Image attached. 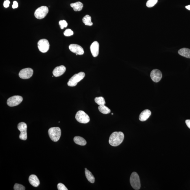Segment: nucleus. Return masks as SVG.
I'll use <instances>...</instances> for the list:
<instances>
[{
	"mask_svg": "<svg viewBox=\"0 0 190 190\" xmlns=\"http://www.w3.org/2000/svg\"><path fill=\"white\" fill-rule=\"evenodd\" d=\"M70 5L71 7L73 8L74 11H81L83 8V3L80 1L75 3H71Z\"/></svg>",
	"mask_w": 190,
	"mask_h": 190,
	"instance_id": "nucleus-18",
	"label": "nucleus"
},
{
	"mask_svg": "<svg viewBox=\"0 0 190 190\" xmlns=\"http://www.w3.org/2000/svg\"><path fill=\"white\" fill-rule=\"evenodd\" d=\"M185 122H186V125H187L188 128L190 129V120H186Z\"/></svg>",
	"mask_w": 190,
	"mask_h": 190,
	"instance_id": "nucleus-31",
	"label": "nucleus"
},
{
	"mask_svg": "<svg viewBox=\"0 0 190 190\" xmlns=\"http://www.w3.org/2000/svg\"><path fill=\"white\" fill-rule=\"evenodd\" d=\"M12 7L13 9H14L17 8L18 7V3L16 1H14Z\"/></svg>",
	"mask_w": 190,
	"mask_h": 190,
	"instance_id": "nucleus-30",
	"label": "nucleus"
},
{
	"mask_svg": "<svg viewBox=\"0 0 190 190\" xmlns=\"http://www.w3.org/2000/svg\"><path fill=\"white\" fill-rule=\"evenodd\" d=\"M186 8L188 10H190V5L186 6Z\"/></svg>",
	"mask_w": 190,
	"mask_h": 190,
	"instance_id": "nucleus-32",
	"label": "nucleus"
},
{
	"mask_svg": "<svg viewBox=\"0 0 190 190\" xmlns=\"http://www.w3.org/2000/svg\"><path fill=\"white\" fill-rule=\"evenodd\" d=\"M157 1L158 0H148L146 3V6L148 8L152 7L157 4Z\"/></svg>",
	"mask_w": 190,
	"mask_h": 190,
	"instance_id": "nucleus-24",
	"label": "nucleus"
},
{
	"mask_svg": "<svg viewBox=\"0 0 190 190\" xmlns=\"http://www.w3.org/2000/svg\"><path fill=\"white\" fill-rule=\"evenodd\" d=\"M74 141L76 144L81 146H84L87 144L86 140L81 137H75L74 138Z\"/></svg>",
	"mask_w": 190,
	"mask_h": 190,
	"instance_id": "nucleus-19",
	"label": "nucleus"
},
{
	"mask_svg": "<svg viewBox=\"0 0 190 190\" xmlns=\"http://www.w3.org/2000/svg\"><path fill=\"white\" fill-rule=\"evenodd\" d=\"M99 111L104 114H107L110 113L111 110L108 107L105 105H100L98 107Z\"/></svg>",
	"mask_w": 190,
	"mask_h": 190,
	"instance_id": "nucleus-21",
	"label": "nucleus"
},
{
	"mask_svg": "<svg viewBox=\"0 0 190 190\" xmlns=\"http://www.w3.org/2000/svg\"><path fill=\"white\" fill-rule=\"evenodd\" d=\"M73 32L70 29H67L64 32V35L66 36H70L73 35Z\"/></svg>",
	"mask_w": 190,
	"mask_h": 190,
	"instance_id": "nucleus-27",
	"label": "nucleus"
},
{
	"mask_svg": "<svg viewBox=\"0 0 190 190\" xmlns=\"http://www.w3.org/2000/svg\"><path fill=\"white\" fill-rule=\"evenodd\" d=\"M99 45L97 41H94L91 44L90 46L92 54L94 57H96L98 55L99 53Z\"/></svg>",
	"mask_w": 190,
	"mask_h": 190,
	"instance_id": "nucleus-13",
	"label": "nucleus"
},
{
	"mask_svg": "<svg viewBox=\"0 0 190 190\" xmlns=\"http://www.w3.org/2000/svg\"><path fill=\"white\" fill-rule=\"evenodd\" d=\"M33 70L30 68L22 69L19 73V77L23 79H29L33 76Z\"/></svg>",
	"mask_w": 190,
	"mask_h": 190,
	"instance_id": "nucleus-10",
	"label": "nucleus"
},
{
	"mask_svg": "<svg viewBox=\"0 0 190 190\" xmlns=\"http://www.w3.org/2000/svg\"><path fill=\"white\" fill-rule=\"evenodd\" d=\"M38 47L41 52H47L50 47V44L48 40L46 39L40 40L38 42Z\"/></svg>",
	"mask_w": 190,
	"mask_h": 190,
	"instance_id": "nucleus-9",
	"label": "nucleus"
},
{
	"mask_svg": "<svg viewBox=\"0 0 190 190\" xmlns=\"http://www.w3.org/2000/svg\"><path fill=\"white\" fill-rule=\"evenodd\" d=\"M23 100L22 96H14L9 98L8 99L7 103L8 105L10 107L18 105L21 104Z\"/></svg>",
	"mask_w": 190,
	"mask_h": 190,
	"instance_id": "nucleus-8",
	"label": "nucleus"
},
{
	"mask_svg": "<svg viewBox=\"0 0 190 190\" xmlns=\"http://www.w3.org/2000/svg\"><path fill=\"white\" fill-rule=\"evenodd\" d=\"M85 175H86L87 179L91 183H94L95 182V178L92 173L89 170L85 168Z\"/></svg>",
	"mask_w": 190,
	"mask_h": 190,
	"instance_id": "nucleus-20",
	"label": "nucleus"
},
{
	"mask_svg": "<svg viewBox=\"0 0 190 190\" xmlns=\"http://www.w3.org/2000/svg\"><path fill=\"white\" fill-rule=\"evenodd\" d=\"M130 183L132 187L135 190H139L141 188L139 177L136 172H133L131 174L130 178Z\"/></svg>",
	"mask_w": 190,
	"mask_h": 190,
	"instance_id": "nucleus-4",
	"label": "nucleus"
},
{
	"mask_svg": "<svg viewBox=\"0 0 190 190\" xmlns=\"http://www.w3.org/2000/svg\"><path fill=\"white\" fill-rule=\"evenodd\" d=\"M75 119L77 121L83 124L87 123L90 121L89 116L83 111H79L77 113Z\"/></svg>",
	"mask_w": 190,
	"mask_h": 190,
	"instance_id": "nucleus-5",
	"label": "nucleus"
},
{
	"mask_svg": "<svg viewBox=\"0 0 190 190\" xmlns=\"http://www.w3.org/2000/svg\"><path fill=\"white\" fill-rule=\"evenodd\" d=\"M48 134L52 141H59L61 136V130L59 127H53L48 130Z\"/></svg>",
	"mask_w": 190,
	"mask_h": 190,
	"instance_id": "nucleus-2",
	"label": "nucleus"
},
{
	"mask_svg": "<svg viewBox=\"0 0 190 190\" xmlns=\"http://www.w3.org/2000/svg\"><path fill=\"white\" fill-rule=\"evenodd\" d=\"M17 128L21 132L19 136L20 139L24 141L27 140V124L24 122H21L18 125Z\"/></svg>",
	"mask_w": 190,
	"mask_h": 190,
	"instance_id": "nucleus-7",
	"label": "nucleus"
},
{
	"mask_svg": "<svg viewBox=\"0 0 190 190\" xmlns=\"http://www.w3.org/2000/svg\"><path fill=\"white\" fill-rule=\"evenodd\" d=\"M124 136L122 132H115L112 133L109 139V144L113 146L120 145L123 142Z\"/></svg>",
	"mask_w": 190,
	"mask_h": 190,
	"instance_id": "nucleus-1",
	"label": "nucleus"
},
{
	"mask_svg": "<svg viewBox=\"0 0 190 190\" xmlns=\"http://www.w3.org/2000/svg\"><path fill=\"white\" fill-rule=\"evenodd\" d=\"M94 100L95 102L99 106L105 105L106 104L105 100L104 97L102 96L96 97L95 98Z\"/></svg>",
	"mask_w": 190,
	"mask_h": 190,
	"instance_id": "nucleus-23",
	"label": "nucleus"
},
{
	"mask_svg": "<svg viewBox=\"0 0 190 190\" xmlns=\"http://www.w3.org/2000/svg\"><path fill=\"white\" fill-rule=\"evenodd\" d=\"M151 115V112L149 109H146L141 112L139 116L141 121L144 122L147 120Z\"/></svg>",
	"mask_w": 190,
	"mask_h": 190,
	"instance_id": "nucleus-15",
	"label": "nucleus"
},
{
	"mask_svg": "<svg viewBox=\"0 0 190 190\" xmlns=\"http://www.w3.org/2000/svg\"><path fill=\"white\" fill-rule=\"evenodd\" d=\"M58 189L59 190H67V188L62 183H59L57 186Z\"/></svg>",
	"mask_w": 190,
	"mask_h": 190,
	"instance_id": "nucleus-28",
	"label": "nucleus"
},
{
	"mask_svg": "<svg viewBox=\"0 0 190 190\" xmlns=\"http://www.w3.org/2000/svg\"><path fill=\"white\" fill-rule=\"evenodd\" d=\"M112 115H113V113H112Z\"/></svg>",
	"mask_w": 190,
	"mask_h": 190,
	"instance_id": "nucleus-33",
	"label": "nucleus"
},
{
	"mask_svg": "<svg viewBox=\"0 0 190 190\" xmlns=\"http://www.w3.org/2000/svg\"><path fill=\"white\" fill-rule=\"evenodd\" d=\"M66 71V68L64 66H60L56 67L53 70V73L54 76L59 77L63 74Z\"/></svg>",
	"mask_w": 190,
	"mask_h": 190,
	"instance_id": "nucleus-14",
	"label": "nucleus"
},
{
	"mask_svg": "<svg viewBox=\"0 0 190 190\" xmlns=\"http://www.w3.org/2000/svg\"><path fill=\"white\" fill-rule=\"evenodd\" d=\"M59 26H60V28L62 29L64 28H66L68 25L66 21L64 20L59 21Z\"/></svg>",
	"mask_w": 190,
	"mask_h": 190,
	"instance_id": "nucleus-25",
	"label": "nucleus"
},
{
	"mask_svg": "<svg viewBox=\"0 0 190 190\" xmlns=\"http://www.w3.org/2000/svg\"><path fill=\"white\" fill-rule=\"evenodd\" d=\"M85 75V73L83 72L75 74L69 80L67 83L68 85L70 87L75 86L79 82L84 78Z\"/></svg>",
	"mask_w": 190,
	"mask_h": 190,
	"instance_id": "nucleus-3",
	"label": "nucleus"
},
{
	"mask_svg": "<svg viewBox=\"0 0 190 190\" xmlns=\"http://www.w3.org/2000/svg\"><path fill=\"white\" fill-rule=\"evenodd\" d=\"M49 11L48 8L46 6H42L35 11L34 15L38 19H42L46 16Z\"/></svg>",
	"mask_w": 190,
	"mask_h": 190,
	"instance_id": "nucleus-6",
	"label": "nucleus"
},
{
	"mask_svg": "<svg viewBox=\"0 0 190 190\" xmlns=\"http://www.w3.org/2000/svg\"><path fill=\"white\" fill-rule=\"evenodd\" d=\"M150 77L151 79L155 83H157L161 79L162 73L160 70L157 69L153 70L151 72Z\"/></svg>",
	"mask_w": 190,
	"mask_h": 190,
	"instance_id": "nucleus-12",
	"label": "nucleus"
},
{
	"mask_svg": "<svg viewBox=\"0 0 190 190\" xmlns=\"http://www.w3.org/2000/svg\"><path fill=\"white\" fill-rule=\"evenodd\" d=\"M10 4V1L8 0H6L4 1L3 5L5 8H7L9 7Z\"/></svg>",
	"mask_w": 190,
	"mask_h": 190,
	"instance_id": "nucleus-29",
	"label": "nucleus"
},
{
	"mask_svg": "<svg viewBox=\"0 0 190 190\" xmlns=\"http://www.w3.org/2000/svg\"><path fill=\"white\" fill-rule=\"evenodd\" d=\"M83 21L85 25L90 26L93 25V23L91 21V17L89 15L85 16L83 18Z\"/></svg>",
	"mask_w": 190,
	"mask_h": 190,
	"instance_id": "nucleus-22",
	"label": "nucleus"
},
{
	"mask_svg": "<svg viewBox=\"0 0 190 190\" xmlns=\"http://www.w3.org/2000/svg\"><path fill=\"white\" fill-rule=\"evenodd\" d=\"M178 53L183 57L190 58V49L187 48H183L179 50Z\"/></svg>",
	"mask_w": 190,
	"mask_h": 190,
	"instance_id": "nucleus-17",
	"label": "nucleus"
},
{
	"mask_svg": "<svg viewBox=\"0 0 190 190\" xmlns=\"http://www.w3.org/2000/svg\"><path fill=\"white\" fill-rule=\"evenodd\" d=\"M29 181L30 184L34 187L39 186L40 182L38 177L35 175H31L29 177Z\"/></svg>",
	"mask_w": 190,
	"mask_h": 190,
	"instance_id": "nucleus-16",
	"label": "nucleus"
},
{
	"mask_svg": "<svg viewBox=\"0 0 190 190\" xmlns=\"http://www.w3.org/2000/svg\"><path fill=\"white\" fill-rule=\"evenodd\" d=\"M69 49L70 51L74 53H75L76 55H82L84 54V51L83 48L81 46L77 44H71L69 46Z\"/></svg>",
	"mask_w": 190,
	"mask_h": 190,
	"instance_id": "nucleus-11",
	"label": "nucleus"
},
{
	"mask_svg": "<svg viewBox=\"0 0 190 190\" xmlns=\"http://www.w3.org/2000/svg\"><path fill=\"white\" fill-rule=\"evenodd\" d=\"M14 190H25V187L22 185L16 183L14 185Z\"/></svg>",
	"mask_w": 190,
	"mask_h": 190,
	"instance_id": "nucleus-26",
	"label": "nucleus"
}]
</instances>
